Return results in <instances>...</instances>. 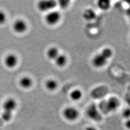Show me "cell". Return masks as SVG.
<instances>
[{
	"label": "cell",
	"mask_w": 130,
	"mask_h": 130,
	"mask_svg": "<svg viewBox=\"0 0 130 130\" xmlns=\"http://www.w3.org/2000/svg\"><path fill=\"white\" fill-rule=\"evenodd\" d=\"M122 116L126 120L130 119V107L125 108L122 113Z\"/></svg>",
	"instance_id": "cell-20"
},
{
	"label": "cell",
	"mask_w": 130,
	"mask_h": 130,
	"mask_svg": "<svg viewBox=\"0 0 130 130\" xmlns=\"http://www.w3.org/2000/svg\"><path fill=\"white\" fill-rule=\"evenodd\" d=\"M107 106L109 112L115 111L120 106V100L116 96H111L107 100Z\"/></svg>",
	"instance_id": "cell-7"
},
{
	"label": "cell",
	"mask_w": 130,
	"mask_h": 130,
	"mask_svg": "<svg viewBox=\"0 0 130 130\" xmlns=\"http://www.w3.org/2000/svg\"><path fill=\"white\" fill-rule=\"evenodd\" d=\"M12 113L8 112L3 111L2 113V118L5 121H9L12 118Z\"/></svg>",
	"instance_id": "cell-21"
},
{
	"label": "cell",
	"mask_w": 130,
	"mask_h": 130,
	"mask_svg": "<svg viewBox=\"0 0 130 130\" xmlns=\"http://www.w3.org/2000/svg\"><path fill=\"white\" fill-rule=\"evenodd\" d=\"M100 54L108 60L113 55V51L110 48L105 47L103 49Z\"/></svg>",
	"instance_id": "cell-18"
},
{
	"label": "cell",
	"mask_w": 130,
	"mask_h": 130,
	"mask_svg": "<svg viewBox=\"0 0 130 130\" xmlns=\"http://www.w3.org/2000/svg\"><path fill=\"white\" fill-rule=\"evenodd\" d=\"M70 1L60 0L58 2V5L62 9L67 8L70 5Z\"/></svg>",
	"instance_id": "cell-19"
},
{
	"label": "cell",
	"mask_w": 130,
	"mask_h": 130,
	"mask_svg": "<svg viewBox=\"0 0 130 130\" xmlns=\"http://www.w3.org/2000/svg\"><path fill=\"white\" fill-rule=\"evenodd\" d=\"M98 7L102 11H107L110 8L111 3L108 0H99L98 2Z\"/></svg>",
	"instance_id": "cell-15"
},
{
	"label": "cell",
	"mask_w": 130,
	"mask_h": 130,
	"mask_svg": "<svg viewBox=\"0 0 130 130\" xmlns=\"http://www.w3.org/2000/svg\"><path fill=\"white\" fill-rule=\"evenodd\" d=\"M125 126L126 128H127L128 130H130V119L126 120L125 122Z\"/></svg>",
	"instance_id": "cell-23"
},
{
	"label": "cell",
	"mask_w": 130,
	"mask_h": 130,
	"mask_svg": "<svg viewBox=\"0 0 130 130\" xmlns=\"http://www.w3.org/2000/svg\"><path fill=\"white\" fill-rule=\"evenodd\" d=\"M83 17L85 20L87 21H91L96 18V14L93 9L88 8L84 11L83 14Z\"/></svg>",
	"instance_id": "cell-10"
},
{
	"label": "cell",
	"mask_w": 130,
	"mask_h": 130,
	"mask_svg": "<svg viewBox=\"0 0 130 130\" xmlns=\"http://www.w3.org/2000/svg\"><path fill=\"white\" fill-rule=\"evenodd\" d=\"M83 95L82 91L79 89H75L73 90L70 93V98L74 101L79 100Z\"/></svg>",
	"instance_id": "cell-12"
},
{
	"label": "cell",
	"mask_w": 130,
	"mask_h": 130,
	"mask_svg": "<svg viewBox=\"0 0 130 130\" xmlns=\"http://www.w3.org/2000/svg\"><path fill=\"white\" fill-rule=\"evenodd\" d=\"M107 60L100 54H98L93 56L92 60L93 66L97 69L102 68L107 64Z\"/></svg>",
	"instance_id": "cell-6"
},
{
	"label": "cell",
	"mask_w": 130,
	"mask_h": 130,
	"mask_svg": "<svg viewBox=\"0 0 130 130\" xmlns=\"http://www.w3.org/2000/svg\"><path fill=\"white\" fill-rule=\"evenodd\" d=\"M86 115L91 120L99 122L102 120V115L95 104H91L86 109Z\"/></svg>",
	"instance_id": "cell-1"
},
{
	"label": "cell",
	"mask_w": 130,
	"mask_h": 130,
	"mask_svg": "<svg viewBox=\"0 0 130 130\" xmlns=\"http://www.w3.org/2000/svg\"><path fill=\"white\" fill-rule=\"evenodd\" d=\"M6 21V15L2 11H0V24L5 23Z\"/></svg>",
	"instance_id": "cell-22"
},
{
	"label": "cell",
	"mask_w": 130,
	"mask_h": 130,
	"mask_svg": "<svg viewBox=\"0 0 130 130\" xmlns=\"http://www.w3.org/2000/svg\"><path fill=\"white\" fill-rule=\"evenodd\" d=\"M61 18V15L58 11L52 10L47 13L45 20L47 23L53 26L58 23L60 20Z\"/></svg>",
	"instance_id": "cell-4"
},
{
	"label": "cell",
	"mask_w": 130,
	"mask_h": 130,
	"mask_svg": "<svg viewBox=\"0 0 130 130\" xmlns=\"http://www.w3.org/2000/svg\"><path fill=\"white\" fill-rule=\"evenodd\" d=\"M63 116L66 120L70 122L76 121L79 117V111L73 107H66L62 112Z\"/></svg>",
	"instance_id": "cell-2"
},
{
	"label": "cell",
	"mask_w": 130,
	"mask_h": 130,
	"mask_svg": "<svg viewBox=\"0 0 130 130\" xmlns=\"http://www.w3.org/2000/svg\"><path fill=\"white\" fill-rule=\"evenodd\" d=\"M58 83L56 80L53 79H50L47 80L45 83V86L46 88L51 91L56 90L58 87Z\"/></svg>",
	"instance_id": "cell-16"
},
{
	"label": "cell",
	"mask_w": 130,
	"mask_h": 130,
	"mask_svg": "<svg viewBox=\"0 0 130 130\" xmlns=\"http://www.w3.org/2000/svg\"><path fill=\"white\" fill-rule=\"evenodd\" d=\"M57 3L53 0H43L38 4V9L42 12H50L54 9L57 5Z\"/></svg>",
	"instance_id": "cell-3"
},
{
	"label": "cell",
	"mask_w": 130,
	"mask_h": 130,
	"mask_svg": "<svg viewBox=\"0 0 130 130\" xmlns=\"http://www.w3.org/2000/svg\"><path fill=\"white\" fill-rule=\"evenodd\" d=\"M13 28L15 32L18 33H22L27 30L28 25L23 20L18 19L14 22Z\"/></svg>",
	"instance_id": "cell-8"
},
{
	"label": "cell",
	"mask_w": 130,
	"mask_h": 130,
	"mask_svg": "<svg viewBox=\"0 0 130 130\" xmlns=\"http://www.w3.org/2000/svg\"><path fill=\"white\" fill-rule=\"evenodd\" d=\"M46 54L47 57L49 59L55 60L60 54L57 48L56 47H52L47 50Z\"/></svg>",
	"instance_id": "cell-13"
},
{
	"label": "cell",
	"mask_w": 130,
	"mask_h": 130,
	"mask_svg": "<svg viewBox=\"0 0 130 130\" xmlns=\"http://www.w3.org/2000/svg\"><path fill=\"white\" fill-rule=\"evenodd\" d=\"M20 86L24 89H28L32 85L33 81L32 79L28 77H24L19 80Z\"/></svg>",
	"instance_id": "cell-11"
},
{
	"label": "cell",
	"mask_w": 130,
	"mask_h": 130,
	"mask_svg": "<svg viewBox=\"0 0 130 130\" xmlns=\"http://www.w3.org/2000/svg\"><path fill=\"white\" fill-rule=\"evenodd\" d=\"M5 66L10 69L15 67L18 63V58L16 55L10 54L5 57L4 60Z\"/></svg>",
	"instance_id": "cell-9"
},
{
	"label": "cell",
	"mask_w": 130,
	"mask_h": 130,
	"mask_svg": "<svg viewBox=\"0 0 130 130\" xmlns=\"http://www.w3.org/2000/svg\"><path fill=\"white\" fill-rule=\"evenodd\" d=\"M98 107L99 111L102 114H107L108 113H110L107 107L106 100L102 101L99 103Z\"/></svg>",
	"instance_id": "cell-17"
},
{
	"label": "cell",
	"mask_w": 130,
	"mask_h": 130,
	"mask_svg": "<svg viewBox=\"0 0 130 130\" xmlns=\"http://www.w3.org/2000/svg\"><path fill=\"white\" fill-rule=\"evenodd\" d=\"M126 102L127 104L129 105V107H130V95H129L128 97L126 98Z\"/></svg>",
	"instance_id": "cell-26"
},
{
	"label": "cell",
	"mask_w": 130,
	"mask_h": 130,
	"mask_svg": "<svg viewBox=\"0 0 130 130\" xmlns=\"http://www.w3.org/2000/svg\"><path fill=\"white\" fill-rule=\"evenodd\" d=\"M55 63L56 65L59 67H63L67 63V57L64 54H59L56 58Z\"/></svg>",
	"instance_id": "cell-14"
},
{
	"label": "cell",
	"mask_w": 130,
	"mask_h": 130,
	"mask_svg": "<svg viewBox=\"0 0 130 130\" xmlns=\"http://www.w3.org/2000/svg\"><path fill=\"white\" fill-rule=\"evenodd\" d=\"M18 107L17 101L13 98H9L6 99L3 103L2 107L4 111L13 113Z\"/></svg>",
	"instance_id": "cell-5"
},
{
	"label": "cell",
	"mask_w": 130,
	"mask_h": 130,
	"mask_svg": "<svg viewBox=\"0 0 130 130\" xmlns=\"http://www.w3.org/2000/svg\"><path fill=\"white\" fill-rule=\"evenodd\" d=\"M126 14L127 15V16H128L129 17H130V6L126 10Z\"/></svg>",
	"instance_id": "cell-25"
},
{
	"label": "cell",
	"mask_w": 130,
	"mask_h": 130,
	"mask_svg": "<svg viewBox=\"0 0 130 130\" xmlns=\"http://www.w3.org/2000/svg\"><path fill=\"white\" fill-rule=\"evenodd\" d=\"M85 130H98L95 127L93 126H89L85 128Z\"/></svg>",
	"instance_id": "cell-24"
}]
</instances>
